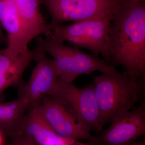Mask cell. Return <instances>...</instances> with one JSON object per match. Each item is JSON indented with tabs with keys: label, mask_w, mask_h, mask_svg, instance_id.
<instances>
[{
	"label": "cell",
	"mask_w": 145,
	"mask_h": 145,
	"mask_svg": "<svg viewBox=\"0 0 145 145\" xmlns=\"http://www.w3.org/2000/svg\"><path fill=\"white\" fill-rule=\"evenodd\" d=\"M1 27V25L0 24V45L4 42H7V38L3 33Z\"/></svg>",
	"instance_id": "cell-16"
},
{
	"label": "cell",
	"mask_w": 145,
	"mask_h": 145,
	"mask_svg": "<svg viewBox=\"0 0 145 145\" xmlns=\"http://www.w3.org/2000/svg\"><path fill=\"white\" fill-rule=\"evenodd\" d=\"M29 42L40 35L52 36L51 27L40 10L42 0H14Z\"/></svg>",
	"instance_id": "cell-13"
},
{
	"label": "cell",
	"mask_w": 145,
	"mask_h": 145,
	"mask_svg": "<svg viewBox=\"0 0 145 145\" xmlns=\"http://www.w3.org/2000/svg\"><path fill=\"white\" fill-rule=\"evenodd\" d=\"M129 145H145V140H143L140 142H135Z\"/></svg>",
	"instance_id": "cell-17"
},
{
	"label": "cell",
	"mask_w": 145,
	"mask_h": 145,
	"mask_svg": "<svg viewBox=\"0 0 145 145\" xmlns=\"http://www.w3.org/2000/svg\"><path fill=\"white\" fill-rule=\"evenodd\" d=\"M18 136L27 137L36 145H90L57 135L42 117L37 105L29 108Z\"/></svg>",
	"instance_id": "cell-11"
},
{
	"label": "cell",
	"mask_w": 145,
	"mask_h": 145,
	"mask_svg": "<svg viewBox=\"0 0 145 145\" xmlns=\"http://www.w3.org/2000/svg\"><path fill=\"white\" fill-rule=\"evenodd\" d=\"M108 53L112 65L145 80V1L122 0L117 5L109 29Z\"/></svg>",
	"instance_id": "cell-1"
},
{
	"label": "cell",
	"mask_w": 145,
	"mask_h": 145,
	"mask_svg": "<svg viewBox=\"0 0 145 145\" xmlns=\"http://www.w3.org/2000/svg\"><path fill=\"white\" fill-rule=\"evenodd\" d=\"M35 48L36 64L28 81L20 85L18 93V97L28 102L30 106L39 104L54 90L59 78L53 60Z\"/></svg>",
	"instance_id": "cell-7"
},
{
	"label": "cell",
	"mask_w": 145,
	"mask_h": 145,
	"mask_svg": "<svg viewBox=\"0 0 145 145\" xmlns=\"http://www.w3.org/2000/svg\"><path fill=\"white\" fill-rule=\"evenodd\" d=\"M3 133L0 131V145L3 144Z\"/></svg>",
	"instance_id": "cell-18"
},
{
	"label": "cell",
	"mask_w": 145,
	"mask_h": 145,
	"mask_svg": "<svg viewBox=\"0 0 145 145\" xmlns=\"http://www.w3.org/2000/svg\"><path fill=\"white\" fill-rule=\"evenodd\" d=\"M0 24L7 33L8 54L16 56L28 52L29 42L14 0H0Z\"/></svg>",
	"instance_id": "cell-10"
},
{
	"label": "cell",
	"mask_w": 145,
	"mask_h": 145,
	"mask_svg": "<svg viewBox=\"0 0 145 145\" xmlns=\"http://www.w3.org/2000/svg\"><path fill=\"white\" fill-rule=\"evenodd\" d=\"M133 1H145V0H133Z\"/></svg>",
	"instance_id": "cell-19"
},
{
	"label": "cell",
	"mask_w": 145,
	"mask_h": 145,
	"mask_svg": "<svg viewBox=\"0 0 145 145\" xmlns=\"http://www.w3.org/2000/svg\"><path fill=\"white\" fill-rule=\"evenodd\" d=\"M36 41V47L52 57L59 78L67 82H72L78 76L95 71L110 73L117 70L97 56L87 54L51 38L39 36Z\"/></svg>",
	"instance_id": "cell-3"
},
{
	"label": "cell",
	"mask_w": 145,
	"mask_h": 145,
	"mask_svg": "<svg viewBox=\"0 0 145 145\" xmlns=\"http://www.w3.org/2000/svg\"><path fill=\"white\" fill-rule=\"evenodd\" d=\"M29 106L28 102L19 97L0 103V131L13 138L18 136Z\"/></svg>",
	"instance_id": "cell-14"
},
{
	"label": "cell",
	"mask_w": 145,
	"mask_h": 145,
	"mask_svg": "<svg viewBox=\"0 0 145 145\" xmlns=\"http://www.w3.org/2000/svg\"><path fill=\"white\" fill-rule=\"evenodd\" d=\"M112 17L51 27L52 36L50 38L60 42H67L77 47L89 50L96 56L101 54L108 61L109 29Z\"/></svg>",
	"instance_id": "cell-5"
},
{
	"label": "cell",
	"mask_w": 145,
	"mask_h": 145,
	"mask_svg": "<svg viewBox=\"0 0 145 145\" xmlns=\"http://www.w3.org/2000/svg\"><path fill=\"white\" fill-rule=\"evenodd\" d=\"M13 139V145H36L31 140L24 136H18Z\"/></svg>",
	"instance_id": "cell-15"
},
{
	"label": "cell",
	"mask_w": 145,
	"mask_h": 145,
	"mask_svg": "<svg viewBox=\"0 0 145 145\" xmlns=\"http://www.w3.org/2000/svg\"><path fill=\"white\" fill-rule=\"evenodd\" d=\"M122 0H42L51 18L50 27L66 22L112 17Z\"/></svg>",
	"instance_id": "cell-6"
},
{
	"label": "cell",
	"mask_w": 145,
	"mask_h": 145,
	"mask_svg": "<svg viewBox=\"0 0 145 145\" xmlns=\"http://www.w3.org/2000/svg\"><path fill=\"white\" fill-rule=\"evenodd\" d=\"M39 112L56 133L63 138L77 140H86L93 145L97 137L81 126L62 106L49 96L37 105Z\"/></svg>",
	"instance_id": "cell-9"
},
{
	"label": "cell",
	"mask_w": 145,
	"mask_h": 145,
	"mask_svg": "<svg viewBox=\"0 0 145 145\" xmlns=\"http://www.w3.org/2000/svg\"><path fill=\"white\" fill-rule=\"evenodd\" d=\"M66 110L81 126L98 133L103 130L93 83L83 88L58 78L54 90L48 96Z\"/></svg>",
	"instance_id": "cell-4"
},
{
	"label": "cell",
	"mask_w": 145,
	"mask_h": 145,
	"mask_svg": "<svg viewBox=\"0 0 145 145\" xmlns=\"http://www.w3.org/2000/svg\"><path fill=\"white\" fill-rule=\"evenodd\" d=\"M94 81L103 126L119 113L134 108L144 95L145 80L133 79L117 70L95 76Z\"/></svg>",
	"instance_id": "cell-2"
},
{
	"label": "cell",
	"mask_w": 145,
	"mask_h": 145,
	"mask_svg": "<svg viewBox=\"0 0 145 145\" xmlns=\"http://www.w3.org/2000/svg\"><path fill=\"white\" fill-rule=\"evenodd\" d=\"M111 124L93 145H129L144 135V102L132 110L119 113L112 119Z\"/></svg>",
	"instance_id": "cell-8"
},
{
	"label": "cell",
	"mask_w": 145,
	"mask_h": 145,
	"mask_svg": "<svg viewBox=\"0 0 145 145\" xmlns=\"http://www.w3.org/2000/svg\"><path fill=\"white\" fill-rule=\"evenodd\" d=\"M36 54L35 48L16 56L9 55L5 48L0 50V94L23 82L24 72L35 60Z\"/></svg>",
	"instance_id": "cell-12"
}]
</instances>
